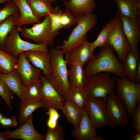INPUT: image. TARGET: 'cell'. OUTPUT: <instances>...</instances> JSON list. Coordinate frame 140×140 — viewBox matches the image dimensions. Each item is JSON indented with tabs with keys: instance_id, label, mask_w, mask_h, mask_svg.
<instances>
[{
	"instance_id": "obj_1",
	"label": "cell",
	"mask_w": 140,
	"mask_h": 140,
	"mask_svg": "<svg viewBox=\"0 0 140 140\" xmlns=\"http://www.w3.org/2000/svg\"><path fill=\"white\" fill-rule=\"evenodd\" d=\"M115 52L108 44L102 47L98 53L93 54L85 65L84 68L87 76L107 72L119 77L126 76L122 64Z\"/></svg>"
},
{
	"instance_id": "obj_2",
	"label": "cell",
	"mask_w": 140,
	"mask_h": 140,
	"mask_svg": "<svg viewBox=\"0 0 140 140\" xmlns=\"http://www.w3.org/2000/svg\"><path fill=\"white\" fill-rule=\"evenodd\" d=\"M51 55V75L49 81L55 89L65 97L70 89L68 78V69L61 49L51 47L50 50Z\"/></svg>"
},
{
	"instance_id": "obj_3",
	"label": "cell",
	"mask_w": 140,
	"mask_h": 140,
	"mask_svg": "<svg viewBox=\"0 0 140 140\" xmlns=\"http://www.w3.org/2000/svg\"><path fill=\"white\" fill-rule=\"evenodd\" d=\"M115 93L125 107L130 118L140 103V83L132 82L126 76L115 77Z\"/></svg>"
},
{
	"instance_id": "obj_4",
	"label": "cell",
	"mask_w": 140,
	"mask_h": 140,
	"mask_svg": "<svg viewBox=\"0 0 140 140\" xmlns=\"http://www.w3.org/2000/svg\"><path fill=\"white\" fill-rule=\"evenodd\" d=\"M98 22L96 16L93 13L79 16L76 26L73 29L67 39L63 40L62 45L57 47L61 49L64 54H66L72 48L86 40L87 33Z\"/></svg>"
},
{
	"instance_id": "obj_5",
	"label": "cell",
	"mask_w": 140,
	"mask_h": 140,
	"mask_svg": "<svg viewBox=\"0 0 140 140\" xmlns=\"http://www.w3.org/2000/svg\"><path fill=\"white\" fill-rule=\"evenodd\" d=\"M21 35L23 37L32 40L36 44L44 45L47 47L52 46L55 37L59 33V31L53 32L52 30L50 17L47 15L43 20L28 28L21 27Z\"/></svg>"
},
{
	"instance_id": "obj_6",
	"label": "cell",
	"mask_w": 140,
	"mask_h": 140,
	"mask_svg": "<svg viewBox=\"0 0 140 140\" xmlns=\"http://www.w3.org/2000/svg\"><path fill=\"white\" fill-rule=\"evenodd\" d=\"M84 87L89 97H101L105 101L108 95L115 94V79L108 72H101L88 77Z\"/></svg>"
},
{
	"instance_id": "obj_7",
	"label": "cell",
	"mask_w": 140,
	"mask_h": 140,
	"mask_svg": "<svg viewBox=\"0 0 140 140\" xmlns=\"http://www.w3.org/2000/svg\"><path fill=\"white\" fill-rule=\"evenodd\" d=\"M105 101L108 125L115 130L118 126L125 129L130 118L121 101L115 94H113L108 95Z\"/></svg>"
},
{
	"instance_id": "obj_8",
	"label": "cell",
	"mask_w": 140,
	"mask_h": 140,
	"mask_svg": "<svg viewBox=\"0 0 140 140\" xmlns=\"http://www.w3.org/2000/svg\"><path fill=\"white\" fill-rule=\"evenodd\" d=\"M21 27L16 25L12 29L5 41L4 50L16 58H18L20 53L30 51H41L50 52L44 45L32 43L23 40L19 34Z\"/></svg>"
},
{
	"instance_id": "obj_9",
	"label": "cell",
	"mask_w": 140,
	"mask_h": 140,
	"mask_svg": "<svg viewBox=\"0 0 140 140\" xmlns=\"http://www.w3.org/2000/svg\"><path fill=\"white\" fill-rule=\"evenodd\" d=\"M116 18L109 39L108 44L116 53L120 61L122 63L126 55L130 50L129 42L123 31L118 11Z\"/></svg>"
},
{
	"instance_id": "obj_10",
	"label": "cell",
	"mask_w": 140,
	"mask_h": 140,
	"mask_svg": "<svg viewBox=\"0 0 140 140\" xmlns=\"http://www.w3.org/2000/svg\"><path fill=\"white\" fill-rule=\"evenodd\" d=\"M86 107L89 119L96 129L108 125L106 103L103 99L89 97Z\"/></svg>"
},
{
	"instance_id": "obj_11",
	"label": "cell",
	"mask_w": 140,
	"mask_h": 140,
	"mask_svg": "<svg viewBox=\"0 0 140 140\" xmlns=\"http://www.w3.org/2000/svg\"><path fill=\"white\" fill-rule=\"evenodd\" d=\"M96 129L89 117L86 106L78 127L71 131L70 134L76 140H104L97 134Z\"/></svg>"
},
{
	"instance_id": "obj_12",
	"label": "cell",
	"mask_w": 140,
	"mask_h": 140,
	"mask_svg": "<svg viewBox=\"0 0 140 140\" xmlns=\"http://www.w3.org/2000/svg\"><path fill=\"white\" fill-rule=\"evenodd\" d=\"M32 114L27 121L20 125L16 130L11 131L6 129L3 132L6 139H21L24 140H45L44 136L39 134L35 129L33 122Z\"/></svg>"
},
{
	"instance_id": "obj_13",
	"label": "cell",
	"mask_w": 140,
	"mask_h": 140,
	"mask_svg": "<svg viewBox=\"0 0 140 140\" xmlns=\"http://www.w3.org/2000/svg\"><path fill=\"white\" fill-rule=\"evenodd\" d=\"M18 59V62L15 70L24 86L40 79L41 70L31 65L24 52L19 54Z\"/></svg>"
},
{
	"instance_id": "obj_14",
	"label": "cell",
	"mask_w": 140,
	"mask_h": 140,
	"mask_svg": "<svg viewBox=\"0 0 140 140\" xmlns=\"http://www.w3.org/2000/svg\"><path fill=\"white\" fill-rule=\"evenodd\" d=\"M40 79L43 85L41 101L44 104V108L61 110L65 100L64 97L53 87L47 78L41 75Z\"/></svg>"
},
{
	"instance_id": "obj_15",
	"label": "cell",
	"mask_w": 140,
	"mask_h": 140,
	"mask_svg": "<svg viewBox=\"0 0 140 140\" xmlns=\"http://www.w3.org/2000/svg\"><path fill=\"white\" fill-rule=\"evenodd\" d=\"M120 17L123 31L130 44V50L139 52L140 19L125 17L120 14Z\"/></svg>"
},
{
	"instance_id": "obj_16",
	"label": "cell",
	"mask_w": 140,
	"mask_h": 140,
	"mask_svg": "<svg viewBox=\"0 0 140 140\" xmlns=\"http://www.w3.org/2000/svg\"><path fill=\"white\" fill-rule=\"evenodd\" d=\"M91 43L86 40L69 51L66 54L65 60L67 64L84 66L93 54Z\"/></svg>"
},
{
	"instance_id": "obj_17",
	"label": "cell",
	"mask_w": 140,
	"mask_h": 140,
	"mask_svg": "<svg viewBox=\"0 0 140 140\" xmlns=\"http://www.w3.org/2000/svg\"><path fill=\"white\" fill-rule=\"evenodd\" d=\"M24 53L29 61L34 66L41 69L44 76L48 79L51 73L50 52L43 51L31 50Z\"/></svg>"
},
{
	"instance_id": "obj_18",
	"label": "cell",
	"mask_w": 140,
	"mask_h": 140,
	"mask_svg": "<svg viewBox=\"0 0 140 140\" xmlns=\"http://www.w3.org/2000/svg\"><path fill=\"white\" fill-rule=\"evenodd\" d=\"M62 0L65 11L71 12L78 16L93 13L96 4L94 0Z\"/></svg>"
},
{
	"instance_id": "obj_19",
	"label": "cell",
	"mask_w": 140,
	"mask_h": 140,
	"mask_svg": "<svg viewBox=\"0 0 140 140\" xmlns=\"http://www.w3.org/2000/svg\"><path fill=\"white\" fill-rule=\"evenodd\" d=\"M0 80L3 81L21 100H25V87L22 83L20 77L15 70L7 74L0 71Z\"/></svg>"
},
{
	"instance_id": "obj_20",
	"label": "cell",
	"mask_w": 140,
	"mask_h": 140,
	"mask_svg": "<svg viewBox=\"0 0 140 140\" xmlns=\"http://www.w3.org/2000/svg\"><path fill=\"white\" fill-rule=\"evenodd\" d=\"M17 6L20 11V17L16 24L21 26L26 24H33L41 22L40 18L33 13L26 0H11Z\"/></svg>"
},
{
	"instance_id": "obj_21",
	"label": "cell",
	"mask_w": 140,
	"mask_h": 140,
	"mask_svg": "<svg viewBox=\"0 0 140 140\" xmlns=\"http://www.w3.org/2000/svg\"><path fill=\"white\" fill-rule=\"evenodd\" d=\"M114 0L120 14L128 17L140 19V0Z\"/></svg>"
},
{
	"instance_id": "obj_22",
	"label": "cell",
	"mask_w": 140,
	"mask_h": 140,
	"mask_svg": "<svg viewBox=\"0 0 140 140\" xmlns=\"http://www.w3.org/2000/svg\"><path fill=\"white\" fill-rule=\"evenodd\" d=\"M88 77L83 66L70 65L68 69V78L70 88L84 87Z\"/></svg>"
},
{
	"instance_id": "obj_23",
	"label": "cell",
	"mask_w": 140,
	"mask_h": 140,
	"mask_svg": "<svg viewBox=\"0 0 140 140\" xmlns=\"http://www.w3.org/2000/svg\"><path fill=\"white\" fill-rule=\"evenodd\" d=\"M140 61L139 52L130 50L121 63L125 76L132 82H134L135 73Z\"/></svg>"
},
{
	"instance_id": "obj_24",
	"label": "cell",
	"mask_w": 140,
	"mask_h": 140,
	"mask_svg": "<svg viewBox=\"0 0 140 140\" xmlns=\"http://www.w3.org/2000/svg\"><path fill=\"white\" fill-rule=\"evenodd\" d=\"M33 13L40 18L48 15L50 12L54 13L60 9L58 6L52 7L47 0H26Z\"/></svg>"
},
{
	"instance_id": "obj_25",
	"label": "cell",
	"mask_w": 140,
	"mask_h": 140,
	"mask_svg": "<svg viewBox=\"0 0 140 140\" xmlns=\"http://www.w3.org/2000/svg\"><path fill=\"white\" fill-rule=\"evenodd\" d=\"M83 109L80 108L69 101L65 100L61 110L67 121L75 128L79 124Z\"/></svg>"
},
{
	"instance_id": "obj_26",
	"label": "cell",
	"mask_w": 140,
	"mask_h": 140,
	"mask_svg": "<svg viewBox=\"0 0 140 140\" xmlns=\"http://www.w3.org/2000/svg\"><path fill=\"white\" fill-rule=\"evenodd\" d=\"M20 103L19 122L20 125L26 122L35 110L44 107L42 101L21 100Z\"/></svg>"
},
{
	"instance_id": "obj_27",
	"label": "cell",
	"mask_w": 140,
	"mask_h": 140,
	"mask_svg": "<svg viewBox=\"0 0 140 140\" xmlns=\"http://www.w3.org/2000/svg\"><path fill=\"white\" fill-rule=\"evenodd\" d=\"M88 97L84 87L70 88L64 98L65 100L69 101L80 108L83 109L86 106Z\"/></svg>"
},
{
	"instance_id": "obj_28",
	"label": "cell",
	"mask_w": 140,
	"mask_h": 140,
	"mask_svg": "<svg viewBox=\"0 0 140 140\" xmlns=\"http://www.w3.org/2000/svg\"><path fill=\"white\" fill-rule=\"evenodd\" d=\"M116 16L112 18L110 21L107 23L98 34L95 40L91 43L92 49L94 52L97 47H102L108 44L109 39L113 27L115 20Z\"/></svg>"
},
{
	"instance_id": "obj_29",
	"label": "cell",
	"mask_w": 140,
	"mask_h": 140,
	"mask_svg": "<svg viewBox=\"0 0 140 140\" xmlns=\"http://www.w3.org/2000/svg\"><path fill=\"white\" fill-rule=\"evenodd\" d=\"M20 17V13H18L0 23V49L4 50L5 40L12 29L18 23Z\"/></svg>"
},
{
	"instance_id": "obj_30",
	"label": "cell",
	"mask_w": 140,
	"mask_h": 140,
	"mask_svg": "<svg viewBox=\"0 0 140 140\" xmlns=\"http://www.w3.org/2000/svg\"><path fill=\"white\" fill-rule=\"evenodd\" d=\"M25 87V100L34 101H41L43 85L40 79L32 82Z\"/></svg>"
},
{
	"instance_id": "obj_31",
	"label": "cell",
	"mask_w": 140,
	"mask_h": 140,
	"mask_svg": "<svg viewBox=\"0 0 140 140\" xmlns=\"http://www.w3.org/2000/svg\"><path fill=\"white\" fill-rule=\"evenodd\" d=\"M18 60V58L12 57L0 48V71L2 73L8 74L15 70Z\"/></svg>"
},
{
	"instance_id": "obj_32",
	"label": "cell",
	"mask_w": 140,
	"mask_h": 140,
	"mask_svg": "<svg viewBox=\"0 0 140 140\" xmlns=\"http://www.w3.org/2000/svg\"><path fill=\"white\" fill-rule=\"evenodd\" d=\"M19 11L18 8L15 3L11 0L8 1L5 6L0 9V23L18 13Z\"/></svg>"
},
{
	"instance_id": "obj_33",
	"label": "cell",
	"mask_w": 140,
	"mask_h": 140,
	"mask_svg": "<svg viewBox=\"0 0 140 140\" xmlns=\"http://www.w3.org/2000/svg\"><path fill=\"white\" fill-rule=\"evenodd\" d=\"M65 134L63 129L60 125L55 128H48L47 133L44 135L45 140H64Z\"/></svg>"
},
{
	"instance_id": "obj_34",
	"label": "cell",
	"mask_w": 140,
	"mask_h": 140,
	"mask_svg": "<svg viewBox=\"0 0 140 140\" xmlns=\"http://www.w3.org/2000/svg\"><path fill=\"white\" fill-rule=\"evenodd\" d=\"M79 16L71 12H62L61 16V23L62 28H68L76 24Z\"/></svg>"
},
{
	"instance_id": "obj_35",
	"label": "cell",
	"mask_w": 140,
	"mask_h": 140,
	"mask_svg": "<svg viewBox=\"0 0 140 140\" xmlns=\"http://www.w3.org/2000/svg\"><path fill=\"white\" fill-rule=\"evenodd\" d=\"M13 94L6 85L0 80V96L4 100L11 111L12 110L11 100L13 97Z\"/></svg>"
},
{
	"instance_id": "obj_36",
	"label": "cell",
	"mask_w": 140,
	"mask_h": 140,
	"mask_svg": "<svg viewBox=\"0 0 140 140\" xmlns=\"http://www.w3.org/2000/svg\"><path fill=\"white\" fill-rule=\"evenodd\" d=\"M48 111L46 113L48 116L47 124L48 128H53L57 125L58 121L61 115L56 109L53 108H49Z\"/></svg>"
},
{
	"instance_id": "obj_37",
	"label": "cell",
	"mask_w": 140,
	"mask_h": 140,
	"mask_svg": "<svg viewBox=\"0 0 140 140\" xmlns=\"http://www.w3.org/2000/svg\"><path fill=\"white\" fill-rule=\"evenodd\" d=\"M62 12L60 9L56 12H50L48 14L50 19L51 27L53 32L59 31L62 28L61 23V16Z\"/></svg>"
},
{
	"instance_id": "obj_38",
	"label": "cell",
	"mask_w": 140,
	"mask_h": 140,
	"mask_svg": "<svg viewBox=\"0 0 140 140\" xmlns=\"http://www.w3.org/2000/svg\"><path fill=\"white\" fill-rule=\"evenodd\" d=\"M131 118V128L135 131L140 132V103L137 105Z\"/></svg>"
},
{
	"instance_id": "obj_39",
	"label": "cell",
	"mask_w": 140,
	"mask_h": 140,
	"mask_svg": "<svg viewBox=\"0 0 140 140\" xmlns=\"http://www.w3.org/2000/svg\"><path fill=\"white\" fill-rule=\"evenodd\" d=\"M17 124L16 116L11 117H5L0 121V124L4 128L16 126Z\"/></svg>"
},
{
	"instance_id": "obj_40",
	"label": "cell",
	"mask_w": 140,
	"mask_h": 140,
	"mask_svg": "<svg viewBox=\"0 0 140 140\" xmlns=\"http://www.w3.org/2000/svg\"><path fill=\"white\" fill-rule=\"evenodd\" d=\"M134 82L136 83H140V61L138 63L135 73Z\"/></svg>"
},
{
	"instance_id": "obj_41",
	"label": "cell",
	"mask_w": 140,
	"mask_h": 140,
	"mask_svg": "<svg viewBox=\"0 0 140 140\" xmlns=\"http://www.w3.org/2000/svg\"><path fill=\"white\" fill-rule=\"evenodd\" d=\"M129 138L131 140H140V132L134 131L130 132Z\"/></svg>"
},
{
	"instance_id": "obj_42",
	"label": "cell",
	"mask_w": 140,
	"mask_h": 140,
	"mask_svg": "<svg viewBox=\"0 0 140 140\" xmlns=\"http://www.w3.org/2000/svg\"><path fill=\"white\" fill-rule=\"evenodd\" d=\"M6 139L4 136L0 128V140H6Z\"/></svg>"
},
{
	"instance_id": "obj_43",
	"label": "cell",
	"mask_w": 140,
	"mask_h": 140,
	"mask_svg": "<svg viewBox=\"0 0 140 140\" xmlns=\"http://www.w3.org/2000/svg\"><path fill=\"white\" fill-rule=\"evenodd\" d=\"M9 1V0H0V4H3Z\"/></svg>"
},
{
	"instance_id": "obj_44",
	"label": "cell",
	"mask_w": 140,
	"mask_h": 140,
	"mask_svg": "<svg viewBox=\"0 0 140 140\" xmlns=\"http://www.w3.org/2000/svg\"><path fill=\"white\" fill-rule=\"evenodd\" d=\"M5 117V116L3 115L1 113H0V121Z\"/></svg>"
},
{
	"instance_id": "obj_45",
	"label": "cell",
	"mask_w": 140,
	"mask_h": 140,
	"mask_svg": "<svg viewBox=\"0 0 140 140\" xmlns=\"http://www.w3.org/2000/svg\"><path fill=\"white\" fill-rule=\"evenodd\" d=\"M56 0H50L51 2L52 3V2H54V1H56ZM65 0V1H69V0Z\"/></svg>"
},
{
	"instance_id": "obj_46",
	"label": "cell",
	"mask_w": 140,
	"mask_h": 140,
	"mask_svg": "<svg viewBox=\"0 0 140 140\" xmlns=\"http://www.w3.org/2000/svg\"><path fill=\"white\" fill-rule=\"evenodd\" d=\"M10 0H9V1H10ZM47 0L48 1H49L50 3H52V2H51L50 0Z\"/></svg>"
},
{
	"instance_id": "obj_47",
	"label": "cell",
	"mask_w": 140,
	"mask_h": 140,
	"mask_svg": "<svg viewBox=\"0 0 140 140\" xmlns=\"http://www.w3.org/2000/svg\"></svg>"
}]
</instances>
